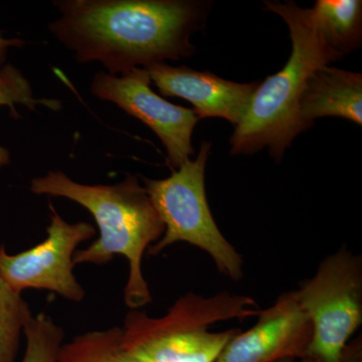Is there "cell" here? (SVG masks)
Segmentation results:
<instances>
[{"instance_id":"cell-1","label":"cell","mask_w":362,"mask_h":362,"mask_svg":"<svg viewBox=\"0 0 362 362\" xmlns=\"http://www.w3.org/2000/svg\"><path fill=\"white\" fill-rule=\"evenodd\" d=\"M49 30L78 63L101 62L109 75L195 54L192 33L204 28L211 1L59 0Z\"/></svg>"},{"instance_id":"cell-8","label":"cell","mask_w":362,"mask_h":362,"mask_svg":"<svg viewBox=\"0 0 362 362\" xmlns=\"http://www.w3.org/2000/svg\"><path fill=\"white\" fill-rule=\"evenodd\" d=\"M151 83L144 68L133 69L121 77L99 71L90 83V93L148 126L168 151V165L176 170L194 154L192 137L199 119L192 109L169 103L157 95Z\"/></svg>"},{"instance_id":"cell-7","label":"cell","mask_w":362,"mask_h":362,"mask_svg":"<svg viewBox=\"0 0 362 362\" xmlns=\"http://www.w3.org/2000/svg\"><path fill=\"white\" fill-rule=\"evenodd\" d=\"M49 225L44 242L18 254H8L0 245V274L13 290H47L81 303L86 290L74 274L73 258L82 243L94 239L97 230L87 221L64 220L49 202Z\"/></svg>"},{"instance_id":"cell-9","label":"cell","mask_w":362,"mask_h":362,"mask_svg":"<svg viewBox=\"0 0 362 362\" xmlns=\"http://www.w3.org/2000/svg\"><path fill=\"white\" fill-rule=\"evenodd\" d=\"M257 323L238 333L214 362H276L306 356L310 344V320L300 307L296 291L281 295L275 303L259 310Z\"/></svg>"},{"instance_id":"cell-14","label":"cell","mask_w":362,"mask_h":362,"mask_svg":"<svg viewBox=\"0 0 362 362\" xmlns=\"http://www.w3.org/2000/svg\"><path fill=\"white\" fill-rule=\"evenodd\" d=\"M33 315L21 293L0 274V362H16L23 329Z\"/></svg>"},{"instance_id":"cell-12","label":"cell","mask_w":362,"mask_h":362,"mask_svg":"<svg viewBox=\"0 0 362 362\" xmlns=\"http://www.w3.org/2000/svg\"><path fill=\"white\" fill-rule=\"evenodd\" d=\"M311 11L324 40L333 51L344 57L361 47V0H318Z\"/></svg>"},{"instance_id":"cell-3","label":"cell","mask_w":362,"mask_h":362,"mask_svg":"<svg viewBox=\"0 0 362 362\" xmlns=\"http://www.w3.org/2000/svg\"><path fill=\"white\" fill-rule=\"evenodd\" d=\"M265 6L289 28L291 56L282 70L259 83L249 110L230 137V154L249 156L268 147L270 156L280 162L296 136L309 129L299 114L307 82L314 71L343 57L324 40L311 9L294 1H266Z\"/></svg>"},{"instance_id":"cell-18","label":"cell","mask_w":362,"mask_h":362,"mask_svg":"<svg viewBox=\"0 0 362 362\" xmlns=\"http://www.w3.org/2000/svg\"><path fill=\"white\" fill-rule=\"evenodd\" d=\"M23 45H25V42L20 39H4L2 33L0 32V68L4 66L9 47H21Z\"/></svg>"},{"instance_id":"cell-13","label":"cell","mask_w":362,"mask_h":362,"mask_svg":"<svg viewBox=\"0 0 362 362\" xmlns=\"http://www.w3.org/2000/svg\"><path fill=\"white\" fill-rule=\"evenodd\" d=\"M57 362H142L124 346L123 329L119 326L89 331L63 343Z\"/></svg>"},{"instance_id":"cell-19","label":"cell","mask_w":362,"mask_h":362,"mask_svg":"<svg viewBox=\"0 0 362 362\" xmlns=\"http://www.w3.org/2000/svg\"><path fill=\"white\" fill-rule=\"evenodd\" d=\"M276 362H319L316 359L312 358L310 356H302V357H288V358L281 359Z\"/></svg>"},{"instance_id":"cell-15","label":"cell","mask_w":362,"mask_h":362,"mask_svg":"<svg viewBox=\"0 0 362 362\" xmlns=\"http://www.w3.org/2000/svg\"><path fill=\"white\" fill-rule=\"evenodd\" d=\"M25 350L21 362H57L65 332L44 312L28 319L23 329Z\"/></svg>"},{"instance_id":"cell-2","label":"cell","mask_w":362,"mask_h":362,"mask_svg":"<svg viewBox=\"0 0 362 362\" xmlns=\"http://www.w3.org/2000/svg\"><path fill=\"white\" fill-rule=\"evenodd\" d=\"M30 190L37 195L64 197L87 209L96 221L99 238L76 251L75 266H103L111 263L117 255L125 257L129 264L123 292L126 306L133 310L151 303L142 259L149 247L161 239L165 226L139 176L127 175L116 185H88L76 182L62 171H49L33 178Z\"/></svg>"},{"instance_id":"cell-16","label":"cell","mask_w":362,"mask_h":362,"mask_svg":"<svg viewBox=\"0 0 362 362\" xmlns=\"http://www.w3.org/2000/svg\"><path fill=\"white\" fill-rule=\"evenodd\" d=\"M21 104L35 110V105H44L52 110H59L61 104L57 100L37 99L33 97L32 86L18 69L13 65L0 68V106L11 107L16 111L14 105ZM11 163L8 150L0 147V168Z\"/></svg>"},{"instance_id":"cell-11","label":"cell","mask_w":362,"mask_h":362,"mask_svg":"<svg viewBox=\"0 0 362 362\" xmlns=\"http://www.w3.org/2000/svg\"><path fill=\"white\" fill-rule=\"evenodd\" d=\"M299 114L308 128L322 117L347 119L361 126V74L329 66L314 71L300 100Z\"/></svg>"},{"instance_id":"cell-17","label":"cell","mask_w":362,"mask_h":362,"mask_svg":"<svg viewBox=\"0 0 362 362\" xmlns=\"http://www.w3.org/2000/svg\"><path fill=\"white\" fill-rule=\"evenodd\" d=\"M341 362H361V340L349 343L343 350Z\"/></svg>"},{"instance_id":"cell-5","label":"cell","mask_w":362,"mask_h":362,"mask_svg":"<svg viewBox=\"0 0 362 362\" xmlns=\"http://www.w3.org/2000/svg\"><path fill=\"white\" fill-rule=\"evenodd\" d=\"M211 148V142L202 141L197 158L173 170L165 180L139 176L165 226L161 239L149 247L147 254L158 256L175 243H188L206 252L221 274L239 281L244 261L223 237L207 202L206 168Z\"/></svg>"},{"instance_id":"cell-6","label":"cell","mask_w":362,"mask_h":362,"mask_svg":"<svg viewBox=\"0 0 362 362\" xmlns=\"http://www.w3.org/2000/svg\"><path fill=\"white\" fill-rule=\"evenodd\" d=\"M296 294L312 326L306 356L319 362H341L343 350L362 323L361 257L341 247L321 262Z\"/></svg>"},{"instance_id":"cell-10","label":"cell","mask_w":362,"mask_h":362,"mask_svg":"<svg viewBox=\"0 0 362 362\" xmlns=\"http://www.w3.org/2000/svg\"><path fill=\"white\" fill-rule=\"evenodd\" d=\"M144 69L163 96L187 100L194 105L199 119H226L235 127L246 115L259 85V82H232L211 71H195L187 66L160 63Z\"/></svg>"},{"instance_id":"cell-4","label":"cell","mask_w":362,"mask_h":362,"mask_svg":"<svg viewBox=\"0 0 362 362\" xmlns=\"http://www.w3.org/2000/svg\"><path fill=\"white\" fill-rule=\"evenodd\" d=\"M259 312L257 302L244 295L187 293L159 318L139 309L128 312L122 326L124 346L142 362H214L240 330L213 332L211 326Z\"/></svg>"}]
</instances>
